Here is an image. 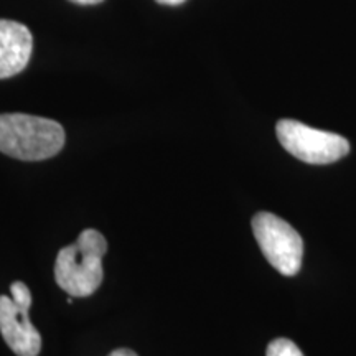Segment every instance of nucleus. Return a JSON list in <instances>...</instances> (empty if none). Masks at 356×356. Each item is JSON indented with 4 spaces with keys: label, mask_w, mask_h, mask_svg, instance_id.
<instances>
[{
    "label": "nucleus",
    "mask_w": 356,
    "mask_h": 356,
    "mask_svg": "<svg viewBox=\"0 0 356 356\" xmlns=\"http://www.w3.org/2000/svg\"><path fill=\"white\" fill-rule=\"evenodd\" d=\"M252 233L262 254L280 274L296 275L304 257V241L300 234L273 213L261 211L252 218Z\"/></svg>",
    "instance_id": "4"
},
{
    "label": "nucleus",
    "mask_w": 356,
    "mask_h": 356,
    "mask_svg": "<svg viewBox=\"0 0 356 356\" xmlns=\"http://www.w3.org/2000/svg\"><path fill=\"white\" fill-rule=\"evenodd\" d=\"M33 51L32 32L24 24L0 19V79L22 73Z\"/></svg>",
    "instance_id": "6"
},
{
    "label": "nucleus",
    "mask_w": 356,
    "mask_h": 356,
    "mask_svg": "<svg viewBox=\"0 0 356 356\" xmlns=\"http://www.w3.org/2000/svg\"><path fill=\"white\" fill-rule=\"evenodd\" d=\"M10 293V297L17 302V304L32 307V292H30V289L26 287V284L22 282V280H17V282L12 284Z\"/></svg>",
    "instance_id": "8"
},
{
    "label": "nucleus",
    "mask_w": 356,
    "mask_h": 356,
    "mask_svg": "<svg viewBox=\"0 0 356 356\" xmlns=\"http://www.w3.org/2000/svg\"><path fill=\"white\" fill-rule=\"evenodd\" d=\"M65 147V129L53 119L30 114H0V152L38 162L55 157Z\"/></svg>",
    "instance_id": "1"
},
{
    "label": "nucleus",
    "mask_w": 356,
    "mask_h": 356,
    "mask_svg": "<svg viewBox=\"0 0 356 356\" xmlns=\"http://www.w3.org/2000/svg\"><path fill=\"white\" fill-rule=\"evenodd\" d=\"M275 134L289 154L312 165L333 163L350 152V142L340 134L318 131L293 119H280Z\"/></svg>",
    "instance_id": "3"
},
{
    "label": "nucleus",
    "mask_w": 356,
    "mask_h": 356,
    "mask_svg": "<svg viewBox=\"0 0 356 356\" xmlns=\"http://www.w3.org/2000/svg\"><path fill=\"white\" fill-rule=\"evenodd\" d=\"M266 356H304L299 346L293 343L292 340L287 338H277V340L270 341L267 346Z\"/></svg>",
    "instance_id": "7"
},
{
    "label": "nucleus",
    "mask_w": 356,
    "mask_h": 356,
    "mask_svg": "<svg viewBox=\"0 0 356 356\" xmlns=\"http://www.w3.org/2000/svg\"><path fill=\"white\" fill-rule=\"evenodd\" d=\"M29 312L30 307L17 304L8 296H0V333L17 356H38L42 350V337Z\"/></svg>",
    "instance_id": "5"
},
{
    "label": "nucleus",
    "mask_w": 356,
    "mask_h": 356,
    "mask_svg": "<svg viewBox=\"0 0 356 356\" xmlns=\"http://www.w3.org/2000/svg\"><path fill=\"white\" fill-rule=\"evenodd\" d=\"M109 356H139L136 353V351L129 350V348H118L114 351H111Z\"/></svg>",
    "instance_id": "9"
},
{
    "label": "nucleus",
    "mask_w": 356,
    "mask_h": 356,
    "mask_svg": "<svg viewBox=\"0 0 356 356\" xmlns=\"http://www.w3.org/2000/svg\"><path fill=\"white\" fill-rule=\"evenodd\" d=\"M70 2L78 3V6H96V3L104 2V0H70Z\"/></svg>",
    "instance_id": "11"
},
{
    "label": "nucleus",
    "mask_w": 356,
    "mask_h": 356,
    "mask_svg": "<svg viewBox=\"0 0 356 356\" xmlns=\"http://www.w3.org/2000/svg\"><path fill=\"white\" fill-rule=\"evenodd\" d=\"M155 2L160 3V6H170V7H175V6H181V3H185L186 0H155Z\"/></svg>",
    "instance_id": "10"
},
{
    "label": "nucleus",
    "mask_w": 356,
    "mask_h": 356,
    "mask_svg": "<svg viewBox=\"0 0 356 356\" xmlns=\"http://www.w3.org/2000/svg\"><path fill=\"white\" fill-rule=\"evenodd\" d=\"M108 241L99 231L88 228L70 246L60 249L55 262L56 284L71 297H89L104 279L102 257Z\"/></svg>",
    "instance_id": "2"
}]
</instances>
